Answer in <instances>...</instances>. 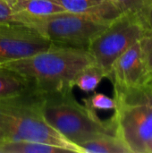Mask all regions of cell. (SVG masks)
<instances>
[{
	"label": "cell",
	"instance_id": "obj_1",
	"mask_svg": "<svg viewBox=\"0 0 152 153\" xmlns=\"http://www.w3.org/2000/svg\"><path fill=\"white\" fill-rule=\"evenodd\" d=\"M94 63L87 48L52 45L30 56L1 65L31 82L39 93L73 91L78 73Z\"/></svg>",
	"mask_w": 152,
	"mask_h": 153
},
{
	"label": "cell",
	"instance_id": "obj_2",
	"mask_svg": "<svg viewBox=\"0 0 152 153\" xmlns=\"http://www.w3.org/2000/svg\"><path fill=\"white\" fill-rule=\"evenodd\" d=\"M37 109L51 127L78 146L102 134H116L112 119L101 120L96 111L81 105L73 91L40 93Z\"/></svg>",
	"mask_w": 152,
	"mask_h": 153
},
{
	"label": "cell",
	"instance_id": "obj_3",
	"mask_svg": "<svg viewBox=\"0 0 152 153\" xmlns=\"http://www.w3.org/2000/svg\"><path fill=\"white\" fill-rule=\"evenodd\" d=\"M39 92L0 100V128L7 140H22L47 143L82 153L81 148L69 142L51 127L37 109Z\"/></svg>",
	"mask_w": 152,
	"mask_h": 153
},
{
	"label": "cell",
	"instance_id": "obj_4",
	"mask_svg": "<svg viewBox=\"0 0 152 153\" xmlns=\"http://www.w3.org/2000/svg\"><path fill=\"white\" fill-rule=\"evenodd\" d=\"M116 103L111 117L116 135L131 153H146L152 140V91L146 85L114 87Z\"/></svg>",
	"mask_w": 152,
	"mask_h": 153
},
{
	"label": "cell",
	"instance_id": "obj_5",
	"mask_svg": "<svg viewBox=\"0 0 152 153\" xmlns=\"http://www.w3.org/2000/svg\"><path fill=\"white\" fill-rule=\"evenodd\" d=\"M13 21L32 28L53 45L81 48H87L109 25L67 11L41 17L13 15Z\"/></svg>",
	"mask_w": 152,
	"mask_h": 153
},
{
	"label": "cell",
	"instance_id": "obj_6",
	"mask_svg": "<svg viewBox=\"0 0 152 153\" xmlns=\"http://www.w3.org/2000/svg\"><path fill=\"white\" fill-rule=\"evenodd\" d=\"M148 32L144 22L136 16L122 14L89 44L87 49L94 63L108 78L114 62Z\"/></svg>",
	"mask_w": 152,
	"mask_h": 153
},
{
	"label": "cell",
	"instance_id": "obj_7",
	"mask_svg": "<svg viewBox=\"0 0 152 153\" xmlns=\"http://www.w3.org/2000/svg\"><path fill=\"white\" fill-rule=\"evenodd\" d=\"M52 45L35 30L21 22L0 24V65L30 56Z\"/></svg>",
	"mask_w": 152,
	"mask_h": 153
},
{
	"label": "cell",
	"instance_id": "obj_8",
	"mask_svg": "<svg viewBox=\"0 0 152 153\" xmlns=\"http://www.w3.org/2000/svg\"><path fill=\"white\" fill-rule=\"evenodd\" d=\"M150 74L138 41L114 62L108 79L114 87H133L145 84Z\"/></svg>",
	"mask_w": 152,
	"mask_h": 153
},
{
	"label": "cell",
	"instance_id": "obj_9",
	"mask_svg": "<svg viewBox=\"0 0 152 153\" xmlns=\"http://www.w3.org/2000/svg\"><path fill=\"white\" fill-rule=\"evenodd\" d=\"M65 11L110 24L122 13L108 0H55Z\"/></svg>",
	"mask_w": 152,
	"mask_h": 153
},
{
	"label": "cell",
	"instance_id": "obj_10",
	"mask_svg": "<svg viewBox=\"0 0 152 153\" xmlns=\"http://www.w3.org/2000/svg\"><path fill=\"white\" fill-rule=\"evenodd\" d=\"M39 92L34 84L21 74L0 66V100Z\"/></svg>",
	"mask_w": 152,
	"mask_h": 153
},
{
	"label": "cell",
	"instance_id": "obj_11",
	"mask_svg": "<svg viewBox=\"0 0 152 153\" xmlns=\"http://www.w3.org/2000/svg\"><path fill=\"white\" fill-rule=\"evenodd\" d=\"M13 15L41 17L65 11L55 0H9Z\"/></svg>",
	"mask_w": 152,
	"mask_h": 153
},
{
	"label": "cell",
	"instance_id": "obj_12",
	"mask_svg": "<svg viewBox=\"0 0 152 153\" xmlns=\"http://www.w3.org/2000/svg\"><path fill=\"white\" fill-rule=\"evenodd\" d=\"M85 153H131L123 142L114 134H106L79 145Z\"/></svg>",
	"mask_w": 152,
	"mask_h": 153
},
{
	"label": "cell",
	"instance_id": "obj_13",
	"mask_svg": "<svg viewBox=\"0 0 152 153\" xmlns=\"http://www.w3.org/2000/svg\"><path fill=\"white\" fill-rule=\"evenodd\" d=\"M69 152L67 150L47 143L22 141L5 140L0 143V153H59Z\"/></svg>",
	"mask_w": 152,
	"mask_h": 153
},
{
	"label": "cell",
	"instance_id": "obj_14",
	"mask_svg": "<svg viewBox=\"0 0 152 153\" xmlns=\"http://www.w3.org/2000/svg\"><path fill=\"white\" fill-rule=\"evenodd\" d=\"M104 78H107V75L102 68L95 63H92L83 67L78 73L73 85L84 92H92Z\"/></svg>",
	"mask_w": 152,
	"mask_h": 153
},
{
	"label": "cell",
	"instance_id": "obj_15",
	"mask_svg": "<svg viewBox=\"0 0 152 153\" xmlns=\"http://www.w3.org/2000/svg\"><path fill=\"white\" fill-rule=\"evenodd\" d=\"M122 14L141 18L146 25V11L148 0H108ZM147 27V26H146Z\"/></svg>",
	"mask_w": 152,
	"mask_h": 153
},
{
	"label": "cell",
	"instance_id": "obj_16",
	"mask_svg": "<svg viewBox=\"0 0 152 153\" xmlns=\"http://www.w3.org/2000/svg\"><path fill=\"white\" fill-rule=\"evenodd\" d=\"M83 105L91 110H114L116 103L114 98H110L101 92H94L90 96L82 99Z\"/></svg>",
	"mask_w": 152,
	"mask_h": 153
},
{
	"label": "cell",
	"instance_id": "obj_17",
	"mask_svg": "<svg viewBox=\"0 0 152 153\" xmlns=\"http://www.w3.org/2000/svg\"><path fill=\"white\" fill-rule=\"evenodd\" d=\"M143 58L149 72L152 73V31H148L140 40Z\"/></svg>",
	"mask_w": 152,
	"mask_h": 153
},
{
	"label": "cell",
	"instance_id": "obj_18",
	"mask_svg": "<svg viewBox=\"0 0 152 153\" xmlns=\"http://www.w3.org/2000/svg\"><path fill=\"white\" fill-rule=\"evenodd\" d=\"M13 21V10L6 0H0V24Z\"/></svg>",
	"mask_w": 152,
	"mask_h": 153
},
{
	"label": "cell",
	"instance_id": "obj_19",
	"mask_svg": "<svg viewBox=\"0 0 152 153\" xmlns=\"http://www.w3.org/2000/svg\"><path fill=\"white\" fill-rule=\"evenodd\" d=\"M145 22L148 31H152V0H148Z\"/></svg>",
	"mask_w": 152,
	"mask_h": 153
},
{
	"label": "cell",
	"instance_id": "obj_20",
	"mask_svg": "<svg viewBox=\"0 0 152 153\" xmlns=\"http://www.w3.org/2000/svg\"><path fill=\"white\" fill-rule=\"evenodd\" d=\"M5 140H7L6 134H5V133L4 132V130H3L2 128H0V143H1V142H4V141H5Z\"/></svg>",
	"mask_w": 152,
	"mask_h": 153
},
{
	"label": "cell",
	"instance_id": "obj_21",
	"mask_svg": "<svg viewBox=\"0 0 152 153\" xmlns=\"http://www.w3.org/2000/svg\"><path fill=\"white\" fill-rule=\"evenodd\" d=\"M145 84L152 91V73L150 74V76H149V78H148V80H147V82H146Z\"/></svg>",
	"mask_w": 152,
	"mask_h": 153
},
{
	"label": "cell",
	"instance_id": "obj_22",
	"mask_svg": "<svg viewBox=\"0 0 152 153\" xmlns=\"http://www.w3.org/2000/svg\"><path fill=\"white\" fill-rule=\"evenodd\" d=\"M146 153H152V140L149 143L147 149H146Z\"/></svg>",
	"mask_w": 152,
	"mask_h": 153
},
{
	"label": "cell",
	"instance_id": "obj_23",
	"mask_svg": "<svg viewBox=\"0 0 152 153\" xmlns=\"http://www.w3.org/2000/svg\"><path fill=\"white\" fill-rule=\"evenodd\" d=\"M6 1H9V0H6Z\"/></svg>",
	"mask_w": 152,
	"mask_h": 153
}]
</instances>
